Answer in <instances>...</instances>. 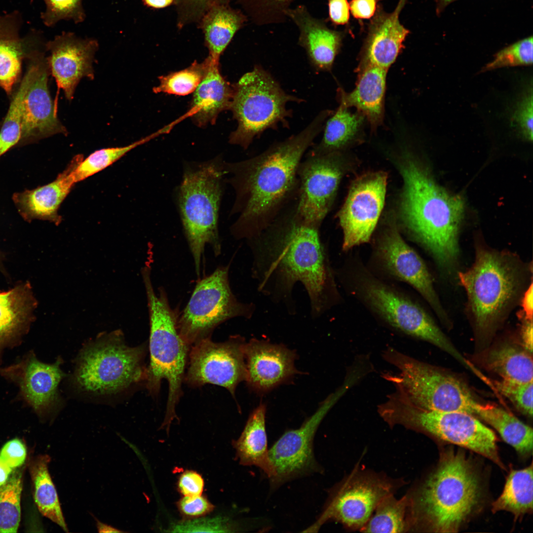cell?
Instances as JSON below:
<instances>
[{"instance_id":"cell-1","label":"cell","mask_w":533,"mask_h":533,"mask_svg":"<svg viewBox=\"0 0 533 533\" xmlns=\"http://www.w3.org/2000/svg\"><path fill=\"white\" fill-rule=\"evenodd\" d=\"M296 200L264 231L247 240L252 257L251 274L258 292L296 313L293 291L300 283L309 301L310 315L318 318L339 304L336 271L320 228L299 217Z\"/></svg>"},{"instance_id":"cell-2","label":"cell","mask_w":533,"mask_h":533,"mask_svg":"<svg viewBox=\"0 0 533 533\" xmlns=\"http://www.w3.org/2000/svg\"><path fill=\"white\" fill-rule=\"evenodd\" d=\"M330 114L328 110L320 112L301 132L256 156L224 161L226 183L235 192L230 212L237 216L230 228L234 238L247 241L257 236L297 198L299 164Z\"/></svg>"},{"instance_id":"cell-3","label":"cell","mask_w":533,"mask_h":533,"mask_svg":"<svg viewBox=\"0 0 533 533\" xmlns=\"http://www.w3.org/2000/svg\"><path fill=\"white\" fill-rule=\"evenodd\" d=\"M398 167L403 179L400 212L406 230L441 271L452 275L459 254L464 200L438 185L410 154L402 157Z\"/></svg>"},{"instance_id":"cell-4","label":"cell","mask_w":533,"mask_h":533,"mask_svg":"<svg viewBox=\"0 0 533 533\" xmlns=\"http://www.w3.org/2000/svg\"><path fill=\"white\" fill-rule=\"evenodd\" d=\"M410 530L456 533L482 509V478L461 451L441 454L435 469L412 494H408Z\"/></svg>"},{"instance_id":"cell-5","label":"cell","mask_w":533,"mask_h":533,"mask_svg":"<svg viewBox=\"0 0 533 533\" xmlns=\"http://www.w3.org/2000/svg\"><path fill=\"white\" fill-rule=\"evenodd\" d=\"M336 275L344 289L380 321L398 332L432 343L465 364L466 359L425 309L373 272L359 257L350 255L336 270Z\"/></svg>"},{"instance_id":"cell-6","label":"cell","mask_w":533,"mask_h":533,"mask_svg":"<svg viewBox=\"0 0 533 533\" xmlns=\"http://www.w3.org/2000/svg\"><path fill=\"white\" fill-rule=\"evenodd\" d=\"M526 268L513 254L478 247L472 266L457 273L478 340H489L518 301Z\"/></svg>"},{"instance_id":"cell-7","label":"cell","mask_w":533,"mask_h":533,"mask_svg":"<svg viewBox=\"0 0 533 533\" xmlns=\"http://www.w3.org/2000/svg\"><path fill=\"white\" fill-rule=\"evenodd\" d=\"M142 275L147 294L150 317V363L147 369L146 387L152 395H157L162 381L168 383V395L162 428L168 431L177 418L176 407L182 395L190 348L178 329V315L171 308L166 293H156L151 280V267L146 265Z\"/></svg>"},{"instance_id":"cell-8","label":"cell","mask_w":533,"mask_h":533,"mask_svg":"<svg viewBox=\"0 0 533 533\" xmlns=\"http://www.w3.org/2000/svg\"><path fill=\"white\" fill-rule=\"evenodd\" d=\"M224 161L219 156L185 162L177 190L178 211L198 275L207 244L215 255L221 253L218 219L226 183Z\"/></svg>"},{"instance_id":"cell-9","label":"cell","mask_w":533,"mask_h":533,"mask_svg":"<svg viewBox=\"0 0 533 533\" xmlns=\"http://www.w3.org/2000/svg\"><path fill=\"white\" fill-rule=\"evenodd\" d=\"M377 411L391 426L400 425L463 447L505 469L499 456L495 432L471 414L420 408L395 392L387 395Z\"/></svg>"},{"instance_id":"cell-10","label":"cell","mask_w":533,"mask_h":533,"mask_svg":"<svg viewBox=\"0 0 533 533\" xmlns=\"http://www.w3.org/2000/svg\"><path fill=\"white\" fill-rule=\"evenodd\" d=\"M382 356L399 371L383 373L382 378L411 404L426 410L462 412L475 416L477 401L466 385L456 376L393 347H387Z\"/></svg>"},{"instance_id":"cell-11","label":"cell","mask_w":533,"mask_h":533,"mask_svg":"<svg viewBox=\"0 0 533 533\" xmlns=\"http://www.w3.org/2000/svg\"><path fill=\"white\" fill-rule=\"evenodd\" d=\"M233 87L229 110L237 126L230 134L229 143L245 150L267 129H275L280 123L288 127L287 118L291 116L292 111L286 109L287 104L304 101L286 93L259 65L243 75Z\"/></svg>"},{"instance_id":"cell-12","label":"cell","mask_w":533,"mask_h":533,"mask_svg":"<svg viewBox=\"0 0 533 533\" xmlns=\"http://www.w3.org/2000/svg\"><path fill=\"white\" fill-rule=\"evenodd\" d=\"M145 351L142 345H126L119 331L100 335L81 351L74 372L75 384L88 393L109 395L146 381Z\"/></svg>"},{"instance_id":"cell-13","label":"cell","mask_w":533,"mask_h":533,"mask_svg":"<svg viewBox=\"0 0 533 533\" xmlns=\"http://www.w3.org/2000/svg\"><path fill=\"white\" fill-rule=\"evenodd\" d=\"M228 266L218 267L196 284L178 326L184 341L190 347L210 337L219 324L231 318H251L256 310L252 303L239 301L232 293Z\"/></svg>"},{"instance_id":"cell-14","label":"cell","mask_w":533,"mask_h":533,"mask_svg":"<svg viewBox=\"0 0 533 533\" xmlns=\"http://www.w3.org/2000/svg\"><path fill=\"white\" fill-rule=\"evenodd\" d=\"M391 480L362 472L356 468L330 494L316 521L305 532H317L328 521H336L351 530H361L379 503L393 494Z\"/></svg>"},{"instance_id":"cell-15","label":"cell","mask_w":533,"mask_h":533,"mask_svg":"<svg viewBox=\"0 0 533 533\" xmlns=\"http://www.w3.org/2000/svg\"><path fill=\"white\" fill-rule=\"evenodd\" d=\"M371 257L374 266L380 273L411 286L423 297L442 322L446 324L449 322L427 266L404 240L396 226L385 227L377 235Z\"/></svg>"},{"instance_id":"cell-16","label":"cell","mask_w":533,"mask_h":533,"mask_svg":"<svg viewBox=\"0 0 533 533\" xmlns=\"http://www.w3.org/2000/svg\"><path fill=\"white\" fill-rule=\"evenodd\" d=\"M341 152H308L298 169L299 190L296 208L305 224L320 228L331 209L345 173Z\"/></svg>"},{"instance_id":"cell-17","label":"cell","mask_w":533,"mask_h":533,"mask_svg":"<svg viewBox=\"0 0 533 533\" xmlns=\"http://www.w3.org/2000/svg\"><path fill=\"white\" fill-rule=\"evenodd\" d=\"M346 391V386L341 385L320 404L299 428L285 431L268 450L275 471L274 477L270 479L271 489L320 471L313 452L314 438L326 414Z\"/></svg>"},{"instance_id":"cell-18","label":"cell","mask_w":533,"mask_h":533,"mask_svg":"<svg viewBox=\"0 0 533 533\" xmlns=\"http://www.w3.org/2000/svg\"><path fill=\"white\" fill-rule=\"evenodd\" d=\"M244 338L232 336L216 343L210 338L190 347L184 382L192 387L212 384L226 388L232 395L245 380Z\"/></svg>"},{"instance_id":"cell-19","label":"cell","mask_w":533,"mask_h":533,"mask_svg":"<svg viewBox=\"0 0 533 533\" xmlns=\"http://www.w3.org/2000/svg\"><path fill=\"white\" fill-rule=\"evenodd\" d=\"M387 179L386 173L376 171L364 174L352 182L338 213L343 251L371 240L384 206Z\"/></svg>"},{"instance_id":"cell-20","label":"cell","mask_w":533,"mask_h":533,"mask_svg":"<svg viewBox=\"0 0 533 533\" xmlns=\"http://www.w3.org/2000/svg\"><path fill=\"white\" fill-rule=\"evenodd\" d=\"M61 359L40 362L32 352L10 366L0 368V375L15 383L24 400L39 416L56 410L60 404L58 386L64 376Z\"/></svg>"},{"instance_id":"cell-21","label":"cell","mask_w":533,"mask_h":533,"mask_svg":"<svg viewBox=\"0 0 533 533\" xmlns=\"http://www.w3.org/2000/svg\"><path fill=\"white\" fill-rule=\"evenodd\" d=\"M51 74L66 99L72 101L83 78L94 77L93 62L98 49L97 40L82 38L71 32H63L45 44Z\"/></svg>"},{"instance_id":"cell-22","label":"cell","mask_w":533,"mask_h":533,"mask_svg":"<svg viewBox=\"0 0 533 533\" xmlns=\"http://www.w3.org/2000/svg\"><path fill=\"white\" fill-rule=\"evenodd\" d=\"M49 73L47 58L39 53L33 78L23 102L21 143L56 134H68L67 128L57 116L56 107L49 93Z\"/></svg>"},{"instance_id":"cell-23","label":"cell","mask_w":533,"mask_h":533,"mask_svg":"<svg viewBox=\"0 0 533 533\" xmlns=\"http://www.w3.org/2000/svg\"><path fill=\"white\" fill-rule=\"evenodd\" d=\"M245 381L258 393L267 392L298 373L295 352L283 344L252 339L245 345Z\"/></svg>"},{"instance_id":"cell-24","label":"cell","mask_w":533,"mask_h":533,"mask_svg":"<svg viewBox=\"0 0 533 533\" xmlns=\"http://www.w3.org/2000/svg\"><path fill=\"white\" fill-rule=\"evenodd\" d=\"M406 0H399L395 9L386 12L378 4L376 12L368 24L367 33L361 50L362 63L388 70L404 47L410 31L400 22L399 16Z\"/></svg>"},{"instance_id":"cell-25","label":"cell","mask_w":533,"mask_h":533,"mask_svg":"<svg viewBox=\"0 0 533 533\" xmlns=\"http://www.w3.org/2000/svg\"><path fill=\"white\" fill-rule=\"evenodd\" d=\"M299 31L298 44L305 50L316 71H330L339 53L344 32L330 29L325 21L313 17L304 5L286 12Z\"/></svg>"},{"instance_id":"cell-26","label":"cell","mask_w":533,"mask_h":533,"mask_svg":"<svg viewBox=\"0 0 533 533\" xmlns=\"http://www.w3.org/2000/svg\"><path fill=\"white\" fill-rule=\"evenodd\" d=\"M83 159L75 156L67 168L52 182L31 190L14 193L12 199L23 219L28 222L35 219L48 221L59 225L62 217L58 209L76 184L73 172Z\"/></svg>"},{"instance_id":"cell-27","label":"cell","mask_w":533,"mask_h":533,"mask_svg":"<svg viewBox=\"0 0 533 533\" xmlns=\"http://www.w3.org/2000/svg\"><path fill=\"white\" fill-rule=\"evenodd\" d=\"M37 304L28 281L0 292V358L5 347L19 343L27 333Z\"/></svg>"},{"instance_id":"cell-28","label":"cell","mask_w":533,"mask_h":533,"mask_svg":"<svg viewBox=\"0 0 533 533\" xmlns=\"http://www.w3.org/2000/svg\"><path fill=\"white\" fill-rule=\"evenodd\" d=\"M387 71L363 63L355 88L347 93L339 91L340 103L356 108L374 128L383 119Z\"/></svg>"},{"instance_id":"cell-29","label":"cell","mask_w":533,"mask_h":533,"mask_svg":"<svg viewBox=\"0 0 533 533\" xmlns=\"http://www.w3.org/2000/svg\"><path fill=\"white\" fill-rule=\"evenodd\" d=\"M211 58L207 73L193 92L188 113L199 127L213 124L221 112L229 110L233 96V85L222 75L219 60Z\"/></svg>"},{"instance_id":"cell-30","label":"cell","mask_w":533,"mask_h":533,"mask_svg":"<svg viewBox=\"0 0 533 533\" xmlns=\"http://www.w3.org/2000/svg\"><path fill=\"white\" fill-rule=\"evenodd\" d=\"M266 407L260 403L251 413L239 438L233 442L240 464L255 466L269 479L275 471L269 459L266 429Z\"/></svg>"},{"instance_id":"cell-31","label":"cell","mask_w":533,"mask_h":533,"mask_svg":"<svg viewBox=\"0 0 533 533\" xmlns=\"http://www.w3.org/2000/svg\"><path fill=\"white\" fill-rule=\"evenodd\" d=\"M247 16L221 1L210 5L201 22L209 56L219 60L236 32L244 25Z\"/></svg>"},{"instance_id":"cell-32","label":"cell","mask_w":533,"mask_h":533,"mask_svg":"<svg viewBox=\"0 0 533 533\" xmlns=\"http://www.w3.org/2000/svg\"><path fill=\"white\" fill-rule=\"evenodd\" d=\"M475 416L481 419L496 430L502 439L512 446L522 457L533 453V429L514 415L499 407L475 405Z\"/></svg>"},{"instance_id":"cell-33","label":"cell","mask_w":533,"mask_h":533,"mask_svg":"<svg viewBox=\"0 0 533 533\" xmlns=\"http://www.w3.org/2000/svg\"><path fill=\"white\" fill-rule=\"evenodd\" d=\"M340 103L336 112L327 120L324 134L319 143L313 146L309 152L325 154L342 152L355 141L365 117L359 112L351 113Z\"/></svg>"},{"instance_id":"cell-34","label":"cell","mask_w":533,"mask_h":533,"mask_svg":"<svg viewBox=\"0 0 533 533\" xmlns=\"http://www.w3.org/2000/svg\"><path fill=\"white\" fill-rule=\"evenodd\" d=\"M533 467L531 462L525 468L510 470L501 494L492 503L493 513L509 512L516 521L533 512Z\"/></svg>"},{"instance_id":"cell-35","label":"cell","mask_w":533,"mask_h":533,"mask_svg":"<svg viewBox=\"0 0 533 533\" xmlns=\"http://www.w3.org/2000/svg\"><path fill=\"white\" fill-rule=\"evenodd\" d=\"M532 353L522 345L504 343L490 351L486 364L501 380L530 382L533 379Z\"/></svg>"},{"instance_id":"cell-36","label":"cell","mask_w":533,"mask_h":533,"mask_svg":"<svg viewBox=\"0 0 533 533\" xmlns=\"http://www.w3.org/2000/svg\"><path fill=\"white\" fill-rule=\"evenodd\" d=\"M50 457H38L32 462L30 473L33 485L34 498L40 513L68 532L55 487L49 470Z\"/></svg>"},{"instance_id":"cell-37","label":"cell","mask_w":533,"mask_h":533,"mask_svg":"<svg viewBox=\"0 0 533 533\" xmlns=\"http://www.w3.org/2000/svg\"><path fill=\"white\" fill-rule=\"evenodd\" d=\"M407 495L400 499L393 494L384 497L361 531L365 533H400L410 530Z\"/></svg>"},{"instance_id":"cell-38","label":"cell","mask_w":533,"mask_h":533,"mask_svg":"<svg viewBox=\"0 0 533 533\" xmlns=\"http://www.w3.org/2000/svg\"><path fill=\"white\" fill-rule=\"evenodd\" d=\"M38 53L34 55L9 106L0 131V156L19 143L21 136L22 105L35 73Z\"/></svg>"},{"instance_id":"cell-39","label":"cell","mask_w":533,"mask_h":533,"mask_svg":"<svg viewBox=\"0 0 533 533\" xmlns=\"http://www.w3.org/2000/svg\"><path fill=\"white\" fill-rule=\"evenodd\" d=\"M165 127L128 145L100 149L83 159L75 168L73 175L75 183L80 182L112 164L128 152L161 134L168 132Z\"/></svg>"},{"instance_id":"cell-40","label":"cell","mask_w":533,"mask_h":533,"mask_svg":"<svg viewBox=\"0 0 533 533\" xmlns=\"http://www.w3.org/2000/svg\"><path fill=\"white\" fill-rule=\"evenodd\" d=\"M211 62V58L208 56L202 62H195L183 70L160 76L159 84L153 88V91L180 96L194 92L207 73Z\"/></svg>"},{"instance_id":"cell-41","label":"cell","mask_w":533,"mask_h":533,"mask_svg":"<svg viewBox=\"0 0 533 533\" xmlns=\"http://www.w3.org/2000/svg\"><path fill=\"white\" fill-rule=\"evenodd\" d=\"M22 475L17 472L0 486V533L17 532L21 518Z\"/></svg>"},{"instance_id":"cell-42","label":"cell","mask_w":533,"mask_h":533,"mask_svg":"<svg viewBox=\"0 0 533 533\" xmlns=\"http://www.w3.org/2000/svg\"><path fill=\"white\" fill-rule=\"evenodd\" d=\"M295 0H239L248 16L257 25L284 22L286 12Z\"/></svg>"},{"instance_id":"cell-43","label":"cell","mask_w":533,"mask_h":533,"mask_svg":"<svg viewBox=\"0 0 533 533\" xmlns=\"http://www.w3.org/2000/svg\"><path fill=\"white\" fill-rule=\"evenodd\" d=\"M533 37H528L507 46L497 52L481 72L498 68L532 64Z\"/></svg>"},{"instance_id":"cell-44","label":"cell","mask_w":533,"mask_h":533,"mask_svg":"<svg viewBox=\"0 0 533 533\" xmlns=\"http://www.w3.org/2000/svg\"><path fill=\"white\" fill-rule=\"evenodd\" d=\"M45 11L41 18L47 26L51 27L61 20H72L75 23L82 22L85 18L82 0H43Z\"/></svg>"},{"instance_id":"cell-45","label":"cell","mask_w":533,"mask_h":533,"mask_svg":"<svg viewBox=\"0 0 533 533\" xmlns=\"http://www.w3.org/2000/svg\"><path fill=\"white\" fill-rule=\"evenodd\" d=\"M497 390L523 414L533 416V381L520 383L501 380L495 382Z\"/></svg>"},{"instance_id":"cell-46","label":"cell","mask_w":533,"mask_h":533,"mask_svg":"<svg viewBox=\"0 0 533 533\" xmlns=\"http://www.w3.org/2000/svg\"><path fill=\"white\" fill-rule=\"evenodd\" d=\"M533 91L528 90L516 104L511 117L512 124L522 137L533 140Z\"/></svg>"},{"instance_id":"cell-47","label":"cell","mask_w":533,"mask_h":533,"mask_svg":"<svg viewBox=\"0 0 533 533\" xmlns=\"http://www.w3.org/2000/svg\"><path fill=\"white\" fill-rule=\"evenodd\" d=\"M181 513L187 518L199 517L213 509V505L201 495L184 496L178 502Z\"/></svg>"},{"instance_id":"cell-48","label":"cell","mask_w":533,"mask_h":533,"mask_svg":"<svg viewBox=\"0 0 533 533\" xmlns=\"http://www.w3.org/2000/svg\"><path fill=\"white\" fill-rule=\"evenodd\" d=\"M26 448L18 439L11 440L5 443L0 451V457L13 469L21 466L26 458Z\"/></svg>"},{"instance_id":"cell-49","label":"cell","mask_w":533,"mask_h":533,"mask_svg":"<svg viewBox=\"0 0 533 533\" xmlns=\"http://www.w3.org/2000/svg\"><path fill=\"white\" fill-rule=\"evenodd\" d=\"M203 488V478L195 471H186L179 478L178 489L184 496L201 495Z\"/></svg>"},{"instance_id":"cell-50","label":"cell","mask_w":533,"mask_h":533,"mask_svg":"<svg viewBox=\"0 0 533 533\" xmlns=\"http://www.w3.org/2000/svg\"><path fill=\"white\" fill-rule=\"evenodd\" d=\"M328 20L335 26L348 23L349 3L347 0H328Z\"/></svg>"},{"instance_id":"cell-51","label":"cell","mask_w":533,"mask_h":533,"mask_svg":"<svg viewBox=\"0 0 533 533\" xmlns=\"http://www.w3.org/2000/svg\"><path fill=\"white\" fill-rule=\"evenodd\" d=\"M349 3L350 11L354 18L369 19L376 12L378 0H351Z\"/></svg>"},{"instance_id":"cell-52","label":"cell","mask_w":533,"mask_h":533,"mask_svg":"<svg viewBox=\"0 0 533 533\" xmlns=\"http://www.w3.org/2000/svg\"><path fill=\"white\" fill-rule=\"evenodd\" d=\"M522 320L521 336L522 346L527 350L532 353L533 351V319L525 317L523 313L521 314Z\"/></svg>"},{"instance_id":"cell-53","label":"cell","mask_w":533,"mask_h":533,"mask_svg":"<svg viewBox=\"0 0 533 533\" xmlns=\"http://www.w3.org/2000/svg\"><path fill=\"white\" fill-rule=\"evenodd\" d=\"M533 283L531 281L528 289L522 296L521 306L523 308V315L528 318L533 319Z\"/></svg>"},{"instance_id":"cell-54","label":"cell","mask_w":533,"mask_h":533,"mask_svg":"<svg viewBox=\"0 0 533 533\" xmlns=\"http://www.w3.org/2000/svg\"><path fill=\"white\" fill-rule=\"evenodd\" d=\"M13 469L0 457V486L9 479Z\"/></svg>"},{"instance_id":"cell-55","label":"cell","mask_w":533,"mask_h":533,"mask_svg":"<svg viewBox=\"0 0 533 533\" xmlns=\"http://www.w3.org/2000/svg\"><path fill=\"white\" fill-rule=\"evenodd\" d=\"M147 6L154 8L165 7L172 3L174 0H143Z\"/></svg>"},{"instance_id":"cell-56","label":"cell","mask_w":533,"mask_h":533,"mask_svg":"<svg viewBox=\"0 0 533 533\" xmlns=\"http://www.w3.org/2000/svg\"><path fill=\"white\" fill-rule=\"evenodd\" d=\"M97 528L99 533H122V531L119 530L112 526L104 524L99 521H97Z\"/></svg>"},{"instance_id":"cell-57","label":"cell","mask_w":533,"mask_h":533,"mask_svg":"<svg viewBox=\"0 0 533 533\" xmlns=\"http://www.w3.org/2000/svg\"><path fill=\"white\" fill-rule=\"evenodd\" d=\"M457 0H436V12L439 15L451 3Z\"/></svg>"},{"instance_id":"cell-58","label":"cell","mask_w":533,"mask_h":533,"mask_svg":"<svg viewBox=\"0 0 533 533\" xmlns=\"http://www.w3.org/2000/svg\"><path fill=\"white\" fill-rule=\"evenodd\" d=\"M190 0V1H192V2H194V3H196L199 4H202V5L205 4V5L207 6V8H208L210 5H211L213 3L216 2L220 1L218 0Z\"/></svg>"},{"instance_id":"cell-59","label":"cell","mask_w":533,"mask_h":533,"mask_svg":"<svg viewBox=\"0 0 533 533\" xmlns=\"http://www.w3.org/2000/svg\"><path fill=\"white\" fill-rule=\"evenodd\" d=\"M4 255L3 252L0 251V270L3 268V261L4 260Z\"/></svg>"}]
</instances>
